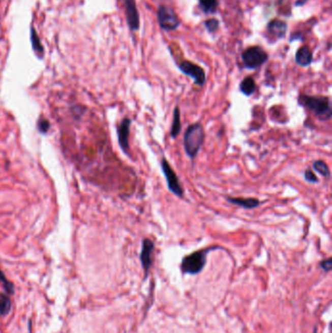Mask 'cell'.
Instances as JSON below:
<instances>
[{
    "instance_id": "1",
    "label": "cell",
    "mask_w": 332,
    "mask_h": 333,
    "mask_svg": "<svg viewBox=\"0 0 332 333\" xmlns=\"http://www.w3.org/2000/svg\"><path fill=\"white\" fill-rule=\"evenodd\" d=\"M297 103L300 106L316 115L321 121H327L331 118V101L328 97L301 94L298 97Z\"/></svg>"
},
{
    "instance_id": "14",
    "label": "cell",
    "mask_w": 332,
    "mask_h": 333,
    "mask_svg": "<svg viewBox=\"0 0 332 333\" xmlns=\"http://www.w3.org/2000/svg\"><path fill=\"white\" fill-rule=\"evenodd\" d=\"M182 131V121H180V109L178 105H175L173 108V117H172V124L170 136L172 138H176Z\"/></svg>"
},
{
    "instance_id": "10",
    "label": "cell",
    "mask_w": 332,
    "mask_h": 333,
    "mask_svg": "<svg viewBox=\"0 0 332 333\" xmlns=\"http://www.w3.org/2000/svg\"><path fill=\"white\" fill-rule=\"evenodd\" d=\"M126 11L127 23L132 32L139 29V15L135 0H123Z\"/></svg>"
},
{
    "instance_id": "7",
    "label": "cell",
    "mask_w": 332,
    "mask_h": 333,
    "mask_svg": "<svg viewBox=\"0 0 332 333\" xmlns=\"http://www.w3.org/2000/svg\"><path fill=\"white\" fill-rule=\"evenodd\" d=\"M178 69L185 75L193 78L196 85L202 87L206 83V76L205 70L194 63L184 59L178 64Z\"/></svg>"
},
{
    "instance_id": "13",
    "label": "cell",
    "mask_w": 332,
    "mask_h": 333,
    "mask_svg": "<svg viewBox=\"0 0 332 333\" xmlns=\"http://www.w3.org/2000/svg\"><path fill=\"white\" fill-rule=\"evenodd\" d=\"M267 31L278 38H284L287 31V24L281 20H273L267 25Z\"/></svg>"
},
{
    "instance_id": "9",
    "label": "cell",
    "mask_w": 332,
    "mask_h": 333,
    "mask_svg": "<svg viewBox=\"0 0 332 333\" xmlns=\"http://www.w3.org/2000/svg\"><path fill=\"white\" fill-rule=\"evenodd\" d=\"M132 124V120L130 118H124L121 123L117 127V136H118V143L121 147L122 151L127 154L130 155V142H129V138H130V128Z\"/></svg>"
},
{
    "instance_id": "19",
    "label": "cell",
    "mask_w": 332,
    "mask_h": 333,
    "mask_svg": "<svg viewBox=\"0 0 332 333\" xmlns=\"http://www.w3.org/2000/svg\"><path fill=\"white\" fill-rule=\"evenodd\" d=\"M11 309V301L8 296L2 295L0 298V317L7 315Z\"/></svg>"
},
{
    "instance_id": "12",
    "label": "cell",
    "mask_w": 332,
    "mask_h": 333,
    "mask_svg": "<svg viewBox=\"0 0 332 333\" xmlns=\"http://www.w3.org/2000/svg\"><path fill=\"white\" fill-rule=\"evenodd\" d=\"M295 62L300 67H309L313 62V53L308 46L301 47L295 55Z\"/></svg>"
},
{
    "instance_id": "8",
    "label": "cell",
    "mask_w": 332,
    "mask_h": 333,
    "mask_svg": "<svg viewBox=\"0 0 332 333\" xmlns=\"http://www.w3.org/2000/svg\"><path fill=\"white\" fill-rule=\"evenodd\" d=\"M154 249H155V245L152 240H150L148 238H144L142 240L139 259L144 271V279L148 276L150 268L152 266V253L154 252Z\"/></svg>"
},
{
    "instance_id": "6",
    "label": "cell",
    "mask_w": 332,
    "mask_h": 333,
    "mask_svg": "<svg viewBox=\"0 0 332 333\" xmlns=\"http://www.w3.org/2000/svg\"><path fill=\"white\" fill-rule=\"evenodd\" d=\"M158 22L161 28L168 32L176 29L180 23V21L174 10L172 7L166 5H161L158 9Z\"/></svg>"
},
{
    "instance_id": "2",
    "label": "cell",
    "mask_w": 332,
    "mask_h": 333,
    "mask_svg": "<svg viewBox=\"0 0 332 333\" xmlns=\"http://www.w3.org/2000/svg\"><path fill=\"white\" fill-rule=\"evenodd\" d=\"M205 140V130L200 122L189 125L184 133V148L186 155L194 160Z\"/></svg>"
},
{
    "instance_id": "23",
    "label": "cell",
    "mask_w": 332,
    "mask_h": 333,
    "mask_svg": "<svg viewBox=\"0 0 332 333\" xmlns=\"http://www.w3.org/2000/svg\"><path fill=\"white\" fill-rule=\"evenodd\" d=\"M0 282L3 283L4 288L6 289L7 292H9V293H13L14 292V287H13V285H12L10 282L7 281L6 277H5L4 273L1 270H0Z\"/></svg>"
},
{
    "instance_id": "22",
    "label": "cell",
    "mask_w": 332,
    "mask_h": 333,
    "mask_svg": "<svg viewBox=\"0 0 332 333\" xmlns=\"http://www.w3.org/2000/svg\"><path fill=\"white\" fill-rule=\"evenodd\" d=\"M304 178L307 183L310 184H318L319 183V178L318 176L315 174V172H313L311 169H307L305 172H304Z\"/></svg>"
},
{
    "instance_id": "5",
    "label": "cell",
    "mask_w": 332,
    "mask_h": 333,
    "mask_svg": "<svg viewBox=\"0 0 332 333\" xmlns=\"http://www.w3.org/2000/svg\"><path fill=\"white\" fill-rule=\"evenodd\" d=\"M161 170H162V172L165 175V178L167 180L168 189L172 192L173 195L177 196L179 198H183L184 196V187L180 184L177 174L173 171L171 164L168 162L166 158H163L162 161H161Z\"/></svg>"
},
{
    "instance_id": "17",
    "label": "cell",
    "mask_w": 332,
    "mask_h": 333,
    "mask_svg": "<svg viewBox=\"0 0 332 333\" xmlns=\"http://www.w3.org/2000/svg\"><path fill=\"white\" fill-rule=\"evenodd\" d=\"M313 169L315 172L320 173L321 176L329 178L330 177V170L327 164L322 160H317L313 163Z\"/></svg>"
},
{
    "instance_id": "20",
    "label": "cell",
    "mask_w": 332,
    "mask_h": 333,
    "mask_svg": "<svg viewBox=\"0 0 332 333\" xmlns=\"http://www.w3.org/2000/svg\"><path fill=\"white\" fill-rule=\"evenodd\" d=\"M37 129L41 134H47L50 130V122L45 118H39L37 121Z\"/></svg>"
},
{
    "instance_id": "18",
    "label": "cell",
    "mask_w": 332,
    "mask_h": 333,
    "mask_svg": "<svg viewBox=\"0 0 332 333\" xmlns=\"http://www.w3.org/2000/svg\"><path fill=\"white\" fill-rule=\"evenodd\" d=\"M199 5L206 14L215 13L218 9V0H199Z\"/></svg>"
},
{
    "instance_id": "24",
    "label": "cell",
    "mask_w": 332,
    "mask_h": 333,
    "mask_svg": "<svg viewBox=\"0 0 332 333\" xmlns=\"http://www.w3.org/2000/svg\"><path fill=\"white\" fill-rule=\"evenodd\" d=\"M320 266H321V269L324 270L325 272H329V271L331 270V258L329 257V258H327V259L322 260V261H321V263H320Z\"/></svg>"
},
{
    "instance_id": "4",
    "label": "cell",
    "mask_w": 332,
    "mask_h": 333,
    "mask_svg": "<svg viewBox=\"0 0 332 333\" xmlns=\"http://www.w3.org/2000/svg\"><path fill=\"white\" fill-rule=\"evenodd\" d=\"M269 56L261 47L252 46L246 49L242 54V59L248 69H256L263 66Z\"/></svg>"
},
{
    "instance_id": "16",
    "label": "cell",
    "mask_w": 332,
    "mask_h": 333,
    "mask_svg": "<svg viewBox=\"0 0 332 333\" xmlns=\"http://www.w3.org/2000/svg\"><path fill=\"white\" fill-rule=\"evenodd\" d=\"M239 89H240V93L244 94L245 96L251 97L256 91V83L252 77L248 76V77L244 78L240 82Z\"/></svg>"
},
{
    "instance_id": "21",
    "label": "cell",
    "mask_w": 332,
    "mask_h": 333,
    "mask_svg": "<svg viewBox=\"0 0 332 333\" xmlns=\"http://www.w3.org/2000/svg\"><path fill=\"white\" fill-rule=\"evenodd\" d=\"M205 26L208 31V33L213 34L218 31V27H219V23L217 19H208L205 22Z\"/></svg>"
},
{
    "instance_id": "11",
    "label": "cell",
    "mask_w": 332,
    "mask_h": 333,
    "mask_svg": "<svg viewBox=\"0 0 332 333\" xmlns=\"http://www.w3.org/2000/svg\"><path fill=\"white\" fill-rule=\"evenodd\" d=\"M226 201L235 206L246 208V209H252L260 206L261 202L257 198H242V197H231L227 196Z\"/></svg>"
},
{
    "instance_id": "15",
    "label": "cell",
    "mask_w": 332,
    "mask_h": 333,
    "mask_svg": "<svg viewBox=\"0 0 332 333\" xmlns=\"http://www.w3.org/2000/svg\"><path fill=\"white\" fill-rule=\"evenodd\" d=\"M31 42H32V46H33V50H34L35 55L39 58L44 57V53H45L44 47L42 45L40 38L33 25L31 26Z\"/></svg>"
},
{
    "instance_id": "3",
    "label": "cell",
    "mask_w": 332,
    "mask_h": 333,
    "mask_svg": "<svg viewBox=\"0 0 332 333\" xmlns=\"http://www.w3.org/2000/svg\"><path fill=\"white\" fill-rule=\"evenodd\" d=\"M217 249H220V248L210 247V248H206V249H203L200 251H196L194 253L184 256L183 261H182V265H180L183 273L189 274V275L199 274L206 266V256L208 253L212 251H215Z\"/></svg>"
}]
</instances>
